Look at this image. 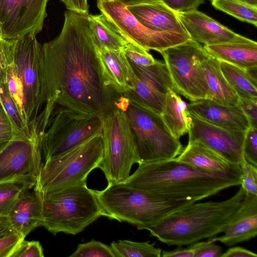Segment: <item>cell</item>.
Segmentation results:
<instances>
[{
	"label": "cell",
	"mask_w": 257,
	"mask_h": 257,
	"mask_svg": "<svg viewBox=\"0 0 257 257\" xmlns=\"http://www.w3.org/2000/svg\"><path fill=\"white\" fill-rule=\"evenodd\" d=\"M42 98L102 117L120 95L105 79L87 15L64 12L60 34L42 45Z\"/></svg>",
	"instance_id": "cell-1"
},
{
	"label": "cell",
	"mask_w": 257,
	"mask_h": 257,
	"mask_svg": "<svg viewBox=\"0 0 257 257\" xmlns=\"http://www.w3.org/2000/svg\"><path fill=\"white\" fill-rule=\"evenodd\" d=\"M15 136L10 119L0 102V151Z\"/></svg>",
	"instance_id": "cell-39"
},
{
	"label": "cell",
	"mask_w": 257,
	"mask_h": 257,
	"mask_svg": "<svg viewBox=\"0 0 257 257\" xmlns=\"http://www.w3.org/2000/svg\"><path fill=\"white\" fill-rule=\"evenodd\" d=\"M248 4L257 7V0H242Z\"/></svg>",
	"instance_id": "cell-49"
},
{
	"label": "cell",
	"mask_w": 257,
	"mask_h": 257,
	"mask_svg": "<svg viewBox=\"0 0 257 257\" xmlns=\"http://www.w3.org/2000/svg\"><path fill=\"white\" fill-rule=\"evenodd\" d=\"M240 177L200 169L175 158L140 163L135 172L121 183L164 198L197 202L240 185Z\"/></svg>",
	"instance_id": "cell-2"
},
{
	"label": "cell",
	"mask_w": 257,
	"mask_h": 257,
	"mask_svg": "<svg viewBox=\"0 0 257 257\" xmlns=\"http://www.w3.org/2000/svg\"><path fill=\"white\" fill-rule=\"evenodd\" d=\"M257 254L241 246L229 248L225 252H222L220 257H256Z\"/></svg>",
	"instance_id": "cell-46"
},
{
	"label": "cell",
	"mask_w": 257,
	"mask_h": 257,
	"mask_svg": "<svg viewBox=\"0 0 257 257\" xmlns=\"http://www.w3.org/2000/svg\"><path fill=\"white\" fill-rule=\"evenodd\" d=\"M16 231L12 227L8 216H0V239Z\"/></svg>",
	"instance_id": "cell-47"
},
{
	"label": "cell",
	"mask_w": 257,
	"mask_h": 257,
	"mask_svg": "<svg viewBox=\"0 0 257 257\" xmlns=\"http://www.w3.org/2000/svg\"><path fill=\"white\" fill-rule=\"evenodd\" d=\"M69 257H115L110 245L93 239L79 243Z\"/></svg>",
	"instance_id": "cell-33"
},
{
	"label": "cell",
	"mask_w": 257,
	"mask_h": 257,
	"mask_svg": "<svg viewBox=\"0 0 257 257\" xmlns=\"http://www.w3.org/2000/svg\"><path fill=\"white\" fill-rule=\"evenodd\" d=\"M240 186L230 198L196 202L161 220L149 231L168 245H188L222 233L235 217L245 195Z\"/></svg>",
	"instance_id": "cell-3"
},
{
	"label": "cell",
	"mask_w": 257,
	"mask_h": 257,
	"mask_svg": "<svg viewBox=\"0 0 257 257\" xmlns=\"http://www.w3.org/2000/svg\"><path fill=\"white\" fill-rule=\"evenodd\" d=\"M198 245V241L188 245L186 247L178 246L174 250L162 251L163 257H195Z\"/></svg>",
	"instance_id": "cell-44"
},
{
	"label": "cell",
	"mask_w": 257,
	"mask_h": 257,
	"mask_svg": "<svg viewBox=\"0 0 257 257\" xmlns=\"http://www.w3.org/2000/svg\"><path fill=\"white\" fill-rule=\"evenodd\" d=\"M15 231L25 237L36 228L42 226V202L34 187L23 189L8 215Z\"/></svg>",
	"instance_id": "cell-19"
},
{
	"label": "cell",
	"mask_w": 257,
	"mask_h": 257,
	"mask_svg": "<svg viewBox=\"0 0 257 257\" xmlns=\"http://www.w3.org/2000/svg\"><path fill=\"white\" fill-rule=\"evenodd\" d=\"M115 105L126 116L141 163L170 160L181 153L179 139L172 136L161 115L121 95Z\"/></svg>",
	"instance_id": "cell-8"
},
{
	"label": "cell",
	"mask_w": 257,
	"mask_h": 257,
	"mask_svg": "<svg viewBox=\"0 0 257 257\" xmlns=\"http://www.w3.org/2000/svg\"><path fill=\"white\" fill-rule=\"evenodd\" d=\"M220 67L225 78L239 98L257 99L256 76L247 70L223 61H220Z\"/></svg>",
	"instance_id": "cell-27"
},
{
	"label": "cell",
	"mask_w": 257,
	"mask_h": 257,
	"mask_svg": "<svg viewBox=\"0 0 257 257\" xmlns=\"http://www.w3.org/2000/svg\"><path fill=\"white\" fill-rule=\"evenodd\" d=\"M101 135L103 158L99 168L108 184L121 182L130 176L133 165L141 161L127 120L121 109L116 107L102 117Z\"/></svg>",
	"instance_id": "cell-12"
},
{
	"label": "cell",
	"mask_w": 257,
	"mask_h": 257,
	"mask_svg": "<svg viewBox=\"0 0 257 257\" xmlns=\"http://www.w3.org/2000/svg\"><path fill=\"white\" fill-rule=\"evenodd\" d=\"M243 153L245 160L257 167V128L250 127L245 131Z\"/></svg>",
	"instance_id": "cell-36"
},
{
	"label": "cell",
	"mask_w": 257,
	"mask_h": 257,
	"mask_svg": "<svg viewBox=\"0 0 257 257\" xmlns=\"http://www.w3.org/2000/svg\"><path fill=\"white\" fill-rule=\"evenodd\" d=\"M96 5L101 14L128 43L148 51L153 50L161 53L191 39L179 34L158 32L148 28L119 1L97 0Z\"/></svg>",
	"instance_id": "cell-13"
},
{
	"label": "cell",
	"mask_w": 257,
	"mask_h": 257,
	"mask_svg": "<svg viewBox=\"0 0 257 257\" xmlns=\"http://www.w3.org/2000/svg\"><path fill=\"white\" fill-rule=\"evenodd\" d=\"M238 105L247 117L250 127L257 128V99L239 98Z\"/></svg>",
	"instance_id": "cell-42"
},
{
	"label": "cell",
	"mask_w": 257,
	"mask_h": 257,
	"mask_svg": "<svg viewBox=\"0 0 257 257\" xmlns=\"http://www.w3.org/2000/svg\"><path fill=\"white\" fill-rule=\"evenodd\" d=\"M206 52L220 61L245 70L257 68V43H228L204 45Z\"/></svg>",
	"instance_id": "cell-23"
},
{
	"label": "cell",
	"mask_w": 257,
	"mask_h": 257,
	"mask_svg": "<svg viewBox=\"0 0 257 257\" xmlns=\"http://www.w3.org/2000/svg\"><path fill=\"white\" fill-rule=\"evenodd\" d=\"M102 133V117L56 105L42 134L43 161L59 156Z\"/></svg>",
	"instance_id": "cell-9"
},
{
	"label": "cell",
	"mask_w": 257,
	"mask_h": 257,
	"mask_svg": "<svg viewBox=\"0 0 257 257\" xmlns=\"http://www.w3.org/2000/svg\"><path fill=\"white\" fill-rule=\"evenodd\" d=\"M16 40H0V82L6 83L8 64L12 59Z\"/></svg>",
	"instance_id": "cell-37"
},
{
	"label": "cell",
	"mask_w": 257,
	"mask_h": 257,
	"mask_svg": "<svg viewBox=\"0 0 257 257\" xmlns=\"http://www.w3.org/2000/svg\"><path fill=\"white\" fill-rule=\"evenodd\" d=\"M126 7L141 24L151 30L190 37L177 13L161 1Z\"/></svg>",
	"instance_id": "cell-21"
},
{
	"label": "cell",
	"mask_w": 257,
	"mask_h": 257,
	"mask_svg": "<svg viewBox=\"0 0 257 257\" xmlns=\"http://www.w3.org/2000/svg\"><path fill=\"white\" fill-rule=\"evenodd\" d=\"M211 3L216 9L256 27L257 7L242 0H211Z\"/></svg>",
	"instance_id": "cell-29"
},
{
	"label": "cell",
	"mask_w": 257,
	"mask_h": 257,
	"mask_svg": "<svg viewBox=\"0 0 257 257\" xmlns=\"http://www.w3.org/2000/svg\"><path fill=\"white\" fill-rule=\"evenodd\" d=\"M0 102L11 120L15 136L30 134V128L26 125L6 83L0 82Z\"/></svg>",
	"instance_id": "cell-31"
},
{
	"label": "cell",
	"mask_w": 257,
	"mask_h": 257,
	"mask_svg": "<svg viewBox=\"0 0 257 257\" xmlns=\"http://www.w3.org/2000/svg\"><path fill=\"white\" fill-rule=\"evenodd\" d=\"M136 77L153 87L160 93L166 95L174 87L165 62L156 60L151 65L143 66L130 62Z\"/></svg>",
	"instance_id": "cell-28"
},
{
	"label": "cell",
	"mask_w": 257,
	"mask_h": 257,
	"mask_svg": "<svg viewBox=\"0 0 257 257\" xmlns=\"http://www.w3.org/2000/svg\"><path fill=\"white\" fill-rule=\"evenodd\" d=\"M1 39H4V38H3V34H2V32L0 29V40Z\"/></svg>",
	"instance_id": "cell-50"
},
{
	"label": "cell",
	"mask_w": 257,
	"mask_h": 257,
	"mask_svg": "<svg viewBox=\"0 0 257 257\" xmlns=\"http://www.w3.org/2000/svg\"><path fill=\"white\" fill-rule=\"evenodd\" d=\"M188 115V143L199 142L232 164H243L245 131L220 127Z\"/></svg>",
	"instance_id": "cell-15"
},
{
	"label": "cell",
	"mask_w": 257,
	"mask_h": 257,
	"mask_svg": "<svg viewBox=\"0 0 257 257\" xmlns=\"http://www.w3.org/2000/svg\"><path fill=\"white\" fill-rule=\"evenodd\" d=\"M68 11L82 15H88V0H60Z\"/></svg>",
	"instance_id": "cell-45"
},
{
	"label": "cell",
	"mask_w": 257,
	"mask_h": 257,
	"mask_svg": "<svg viewBox=\"0 0 257 257\" xmlns=\"http://www.w3.org/2000/svg\"><path fill=\"white\" fill-rule=\"evenodd\" d=\"M96 193L104 216L126 222L139 230H149L168 215L196 202L164 198L121 182L108 184Z\"/></svg>",
	"instance_id": "cell-4"
},
{
	"label": "cell",
	"mask_w": 257,
	"mask_h": 257,
	"mask_svg": "<svg viewBox=\"0 0 257 257\" xmlns=\"http://www.w3.org/2000/svg\"><path fill=\"white\" fill-rule=\"evenodd\" d=\"M29 126L30 134L14 136L0 151V183L34 187L43 163L41 140L46 127L38 117Z\"/></svg>",
	"instance_id": "cell-10"
},
{
	"label": "cell",
	"mask_w": 257,
	"mask_h": 257,
	"mask_svg": "<svg viewBox=\"0 0 257 257\" xmlns=\"http://www.w3.org/2000/svg\"><path fill=\"white\" fill-rule=\"evenodd\" d=\"M43 247L38 241L24 239L16 249L12 257H44Z\"/></svg>",
	"instance_id": "cell-38"
},
{
	"label": "cell",
	"mask_w": 257,
	"mask_h": 257,
	"mask_svg": "<svg viewBox=\"0 0 257 257\" xmlns=\"http://www.w3.org/2000/svg\"><path fill=\"white\" fill-rule=\"evenodd\" d=\"M223 234L208 239L209 242H220L227 246L248 241L257 235V195L245 193L235 217Z\"/></svg>",
	"instance_id": "cell-18"
},
{
	"label": "cell",
	"mask_w": 257,
	"mask_h": 257,
	"mask_svg": "<svg viewBox=\"0 0 257 257\" xmlns=\"http://www.w3.org/2000/svg\"><path fill=\"white\" fill-rule=\"evenodd\" d=\"M32 188L13 182L0 183V216H8L20 192Z\"/></svg>",
	"instance_id": "cell-32"
},
{
	"label": "cell",
	"mask_w": 257,
	"mask_h": 257,
	"mask_svg": "<svg viewBox=\"0 0 257 257\" xmlns=\"http://www.w3.org/2000/svg\"><path fill=\"white\" fill-rule=\"evenodd\" d=\"M165 5L176 13L196 10L205 0H161Z\"/></svg>",
	"instance_id": "cell-41"
},
{
	"label": "cell",
	"mask_w": 257,
	"mask_h": 257,
	"mask_svg": "<svg viewBox=\"0 0 257 257\" xmlns=\"http://www.w3.org/2000/svg\"><path fill=\"white\" fill-rule=\"evenodd\" d=\"M162 119L172 136L180 139L187 133L190 127V118L187 104L173 90L166 95Z\"/></svg>",
	"instance_id": "cell-25"
},
{
	"label": "cell",
	"mask_w": 257,
	"mask_h": 257,
	"mask_svg": "<svg viewBox=\"0 0 257 257\" xmlns=\"http://www.w3.org/2000/svg\"><path fill=\"white\" fill-rule=\"evenodd\" d=\"M176 158L200 169L240 177L241 175L239 165L229 162L197 142L188 143L187 146Z\"/></svg>",
	"instance_id": "cell-22"
},
{
	"label": "cell",
	"mask_w": 257,
	"mask_h": 257,
	"mask_svg": "<svg viewBox=\"0 0 257 257\" xmlns=\"http://www.w3.org/2000/svg\"><path fill=\"white\" fill-rule=\"evenodd\" d=\"M122 51L129 62L138 65L149 66L156 61L149 51L130 43L124 47Z\"/></svg>",
	"instance_id": "cell-34"
},
{
	"label": "cell",
	"mask_w": 257,
	"mask_h": 257,
	"mask_svg": "<svg viewBox=\"0 0 257 257\" xmlns=\"http://www.w3.org/2000/svg\"><path fill=\"white\" fill-rule=\"evenodd\" d=\"M160 53L176 93L191 102L211 99L202 66L209 54L200 43L191 38Z\"/></svg>",
	"instance_id": "cell-11"
},
{
	"label": "cell",
	"mask_w": 257,
	"mask_h": 257,
	"mask_svg": "<svg viewBox=\"0 0 257 257\" xmlns=\"http://www.w3.org/2000/svg\"><path fill=\"white\" fill-rule=\"evenodd\" d=\"M97 49L103 75L112 89L119 95L132 90L137 78L122 49Z\"/></svg>",
	"instance_id": "cell-20"
},
{
	"label": "cell",
	"mask_w": 257,
	"mask_h": 257,
	"mask_svg": "<svg viewBox=\"0 0 257 257\" xmlns=\"http://www.w3.org/2000/svg\"><path fill=\"white\" fill-rule=\"evenodd\" d=\"M202 66L211 94L210 99L226 105H238L239 98L223 75L220 61L209 55Z\"/></svg>",
	"instance_id": "cell-24"
},
{
	"label": "cell",
	"mask_w": 257,
	"mask_h": 257,
	"mask_svg": "<svg viewBox=\"0 0 257 257\" xmlns=\"http://www.w3.org/2000/svg\"><path fill=\"white\" fill-rule=\"evenodd\" d=\"M49 0H0V29L6 40L36 36L42 30Z\"/></svg>",
	"instance_id": "cell-14"
},
{
	"label": "cell",
	"mask_w": 257,
	"mask_h": 257,
	"mask_svg": "<svg viewBox=\"0 0 257 257\" xmlns=\"http://www.w3.org/2000/svg\"><path fill=\"white\" fill-rule=\"evenodd\" d=\"M189 114L220 127L246 131L249 122L239 105L228 106L206 99L187 104Z\"/></svg>",
	"instance_id": "cell-17"
},
{
	"label": "cell",
	"mask_w": 257,
	"mask_h": 257,
	"mask_svg": "<svg viewBox=\"0 0 257 257\" xmlns=\"http://www.w3.org/2000/svg\"><path fill=\"white\" fill-rule=\"evenodd\" d=\"M240 167L241 187L245 193L257 195V167L245 160Z\"/></svg>",
	"instance_id": "cell-35"
},
{
	"label": "cell",
	"mask_w": 257,
	"mask_h": 257,
	"mask_svg": "<svg viewBox=\"0 0 257 257\" xmlns=\"http://www.w3.org/2000/svg\"><path fill=\"white\" fill-rule=\"evenodd\" d=\"M25 237L14 232L0 239V257H12L13 254Z\"/></svg>",
	"instance_id": "cell-40"
},
{
	"label": "cell",
	"mask_w": 257,
	"mask_h": 257,
	"mask_svg": "<svg viewBox=\"0 0 257 257\" xmlns=\"http://www.w3.org/2000/svg\"><path fill=\"white\" fill-rule=\"evenodd\" d=\"M42 45L36 36L15 40L13 56L8 66L6 83L28 128L43 105Z\"/></svg>",
	"instance_id": "cell-6"
},
{
	"label": "cell",
	"mask_w": 257,
	"mask_h": 257,
	"mask_svg": "<svg viewBox=\"0 0 257 257\" xmlns=\"http://www.w3.org/2000/svg\"><path fill=\"white\" fill-rule=\"evenodd\" d=\"M123 4H124L125 6H131V5H135L137 4H146V3H153L158 1H160L161 0H117Z\"/></svg>",
	"instance_id": "cell-48"
},
{
	"label": "cell",
	"mask_w": 257,
	"mask_h": 257,
	"mask_svg": "<svg viewBox=\"0 0 257 257\" xmlns=\"http://www.w3.org/2000/svg\"><path fill=\"white\" fill-rule=\"evenodd\" d=\"M222 253V247L215 242L199 241L195 257H220Z\"/></svg>",
	"instance_id": "cell-43"
},
{
	"label": "cell",
	"mask_w": 257,
	"mask_h": 257,
	"mask_svg": "<svg viewBox=\"0 0 257 257\" xmlns=\"http://www.w3.org/2000/svg\"><path fill=\"white\" fill-rule=\"evenodd\" d=\"M110 246L115 257H161L162 251L149 241L119 240L112 241Z\"/></svg>",
	"instance_id": "cell-30"
},
{
	"label": "cell",
	"mask_w": 257,
	"mask_h": 257,
	"mask_svg": "<svg viewBox=\"0 0 257 257\" xmlns=\"http://www.w3.org/2000/svg\"><path fill=\"white\" fill-rule=\"evenodd\" d=\"M176 13L191 38L204 45L253 41L235 33L197 10Z\"/></svg>",
	"instance_id": "cell-16"
},
{
	"label": "cell",
	"mask_w": 257,
	"mask_h": 257,
	"mask_svg": "<svg viewBox=\"0 0 257 257\" xmlns=\"http://www.w3.org/2000/svg\"><path fill=\"white\" fill-rule=\"evenodd\" d=\"M93 41L98 49L121 50L128 42L102 14L87 15Z\"/></svg>",
	"instance_id": "cell-26"
},
{
	"label": "cell",
	"mask_w": 257,
	"mask_h": 257,
	"mask_svg": "<svg viewBox=\"0 0 257 257\" xmlns=\"http://www.w3.org/2000/svg\"><path fill=\"white\" fill-rule=\"evenodd\" d=\"M39 194L42 202V226L54 235L59 232L77 234L104 216L96 190L88 188L87 181Z\"/></svg>",
	"instance_id": "cell-5"
},
{
	"label": "cell",
	"mask_w": 257,
	"mask_h": 257,
	"mask_svg": "<svg viewBox=\"0 0 257 257\" xmlns=\"http://www.w3.org/2000/svg\"><path fill=\"white\" fill-rule=\"evenodd\" d=\"M103 158L102 137L97 134L63 154L43 161L34 188L44 194L86 182L90 173L99 168Z\"/></svg>",
	"instance_id": "cell-7"
}]
</instances>
